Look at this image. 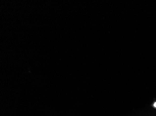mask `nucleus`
<instances>
[{
  "mask_svg": "<svg viewBox=\"0 0 156 116\" xmlns=\"http://www.w3.org/2000/svg\"><path fill=\"white\" fill-rule=\"evenodd\" d=\"M154 107H156V102H155V103H154Z\"/></svg>",
  "mask_w": 156,
  "mask_h": 116,
  "instance_id": "nucleus-1",
  "label": "nucleus"
}]
</instances>
